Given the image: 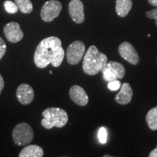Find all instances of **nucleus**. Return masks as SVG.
<instances>
[{
  "label": "nucleus",
  "instance_id": "obj_1",
  "mask_svg": "<svg viewBox=\"0 0 157 157\" xmlns=\"http://www.w3.org/2000/svg\"><path fill=\"white\" fill-rule=\"evenodd\" d=\"M65 51L62 42L56 36H50L41 41L34 52V63L39 68H46L49 64L59 67L62 64Z\"/></svg>",
  "mask_w": 157,
  "mask_h": 157
},
{
  "label": "nucleus",
  "instance_id": "obj_14",
  "mask_svg": "<svg viewBox=\"0 0 157 157\" xmlns=\"http://www.w3.org/2000/svg\"><path fill=\"white\" fill-rule=\"evenodd\" d=\"M132 0H117L116 2V12L120 17H125L132 8Z\"/></svg>",
  "mask_w": 157,
  "mask_h": 157
},
{
  "label": "nucleus",
  "instance_id": "obj_18",
  "mask_svg": "<svg viewBox=\"0 0 157 157\" xmlns=\"http://www.w3.org/2000/svg\"><path fill=\"white\" fill-rule=\"evenodd\" d=\"M101 72L103 73L104 79L108 82L113 81V80H117L118 78L117 74L112 71L109 68H108L106 66H104L103 69L101 70Z\"/></svg>",
  "mask_w": 157,
  "mask_h": 157
},
{
  "label": "nucleus",
  "instance_id": "obj_7",
  "mask_svg": "<svg viewBox=\"0 0 157 157\" xmlns=\"http://www.w3.org/2000/svg\"><path fill=\"white\" fill-rule=\"evenodd\" d=\"M4 34L7 40L11 43L19 42L23 38V31L17 22L8 23L4 27Z\"/></svg>",
  "mask_w": 157,
  "mask_h": 157
},
{
  "label": "nucleus",
  "instance_id": "obj_26",
  "mask_svg": "<svg viewBox=\"0 0 157 157\" xmlns=\"http://www.w3.org/2000/svg\"><path fill=\"white\" fill-rule=\"evenodd\" d=\"M148 1L151 5L157 7V0H148Z\"/></svg>",
  "mask_w": 157,
  "mask_h": 157
},
{
  "label": "nucleus",
  "instance_id": "obj_21",
  "mask_svg": "<svg viewBox=\"0 0 157 157\" xmlns=\"http://www.w3.org/2000/svg\"><path fill=\"white\" fill-rule=\"evenodd\" d=\"M121 84L120 81L119 80H113V81L109 82L108 84V88L111 90V91H117L121 88Z\"/></svg>",
  "mask_w": 157,
  "mask_h": 157
},
{
  "label": "nucleus",
  "instance_id": "obj_8",
  "mask_svg": "<svg viewBox=\"0 0 157 157\" xmlns=\"http://www.w3.org/2000/svg\"><path fill=\"white\" fill-rule=\"evenodd\" d=\"M119 53L125 60L132 65L139 63V56L136 50L129 42H124L119 46Z\"/></svg>",
  "mask_w": 157,
  "mask_h": 157
},
{
  "label": "nucleus",
  "instance_id": "obj_24",
  "mask_svg": "<svg viewBox=\"0 0 157 157\" xmlns=\"http://www.w3.org/2000/svg\"><path fill=\"white\" fill-rule=\"evenodd\" d=\"M4 87H5V81H4L2 76L1 74H0V95H1L2 92Z\"/></svg>",
  "mask_w": 157,
  "mask_h": 157
},
{
  "label": "nucleus",
  "instance_id": "obj_2",
  "mask_svg": "<svg viewBox=\"0 0 157 157\" xmlns=\"http://www.w3.org/2000/svg\"><path fill=\"white\" fill-rule=\"evenodd\" d=\"M108 63L107 56L98 50L95 45L90 46L84 57L82 68L87 75H95Z\"/></svg>",
  "mask_w": 157,
  "mask_h": 157
},
{
  "label": "nucleus",
  "instance_id": "obj_25",
  "mask_svg": "<svg viewBox=\"0 0 157 157\" xmlns=\"http://www.w3.org/2000/svg\"><path fill=\"white\" fill-rule=\"evenodd\" d=\"M149 157H157V146L149 154Z\"/></svg>",
  "mask_w": 157,
  "mask_h": 157
},
{
  "label": "nucleus",
  "instance_id": "obj_19",
  "mask_svg": "<svg viewBox=\"0 0 157 157\" xmlns=\"http://www.w3.org/2000/svg\"><path fill=\"white\" fill-rule=\"evenodd\" d=\"M4 7H5L6 12L10 13V14H15L18 10V7H17L16 3L13 2L10 0L5 1L4 2Z\"/></svg>",
  "mask_w": 157,
  "mask_h": 157
},
{
  "label": "nucleus",
  "instance_id": "obj_11",
  "mask_svg": "<svg viewBox=\"0 0 157 157\" xmlns=\"http://www.w3.org/2000/svg\"><path fill=\"white\" fill-rule=\"evenodd\" d=\"M69 95L72 101L80 106H84L89 101V98L87 93L81 86H72L69 90Z\"/></svg>",
  "mask_w": 157,
  "mask_h": 157
},
{
  "label": "nucleus",
  "instance_id": "obj_16",
  "mask_svg": "<svg viewBox=\"0 0 157 157\" xmlns=\"http://www.w3.org/2000/svg\"><path fill=\"white\" fill-rule=\"evenodd\" d=\"M146 122L148 124L149 128L151 130L157 129V106L153 108L148 111L146 115Z\"/></svg>",
  "mask_w": 157,
  "mask_h": 157
},
{
  "label": "nucleus",
  "instance_id": "obj_27",
  "mask_svg": "<svg viewBox=\"0 0 157 157\" xmlns=\"http://www.w3.org/2000/svg\"><path fill=\"white\" fill-rule=\"evenodd\" d=\"M103 156L104 157H111V156H110V155H104Z\"/></svg>",
  "mask_w": 157,
  "mask_h": 157
},
{
  "label": "nucleus",
  "instance_id": "obj_28",
  "mask_svg": "<svg viewBox=\"0 0 157 157\" xmlns=\"http://www.w3.org/2000/svg\"><path fill=\"white\" fill-rule=\"evenodd\" d=\"M50 74H52V71H50Z\"/></svg>",
  "mask_w": 157,
  "mask_h": 157
},
{
  "label": "nucleus",
  "instance_id": "obj_9",
  "mask_svg": "<svg viewBox=\"0 0 157 157\" xmlns=\"http://www.w3.org/2000/svg\"><path fill=\"white\" fill-rule=\"evenodd\" d=\"M70 16L76 23L80 24L85 20L84 13V5L81 0H71L68 5Z\"/></svg>",
  "mask_w": 157,
  "mask_h": 157
},
{
  "label": "nucleus",
  "instance_id": "obj_13",
  "mask_svg": "<svg viewBox=\"0 0 157 157\" xmlns=\"http://www.w3.org/2000/svg\"><path fill=\"white\" fill-rule=\"evenodd\" d=\"M44 156V150L42 147L37 145H29L21 151L19 157H42Z\"/></svg>",
  "mask_w": 157,
  "mask_h": 157
},
{
  "label": "nucleus",
  "instance_id": "obj_17",
  "mask_svg": "<svg viewBox=\"0 0 157 157\" xmlns=\"http://www.w3.org/2000/svg\"><path fill=\"white\" fill-rule=\"evenodd\" d=\"M15 2L22 13L29 14L33 11V4L31 0H15Z\"/></svg>",
  "mask_w": 157,
  "mask_h": 157
},
{
  "label": "nucleus",
  "instance_id": "obj_6",
  "mask_svg": "<svg viewBox=\"0 0 157 157\" xmlns=\"http://www.w3.org/2000/svg\"><path fill=\"white\" fill-rule=\"evenodd\" d=\"M62 10L61 3L57 0L46 2L41 10V17L45 22H51L58 15Z\"/></svg>",
  "mask_w": 157,
  "mask_h": 157
},
{
  "label": "nucleus",
  "instance_id": "obj_22",
  "mask_svg": "<svg viewBox=\"0 0 157 157\" xmlns=\"http://www.w3.org/2000/svg\"><path fill=\"white\" fill-rule=\"evenodd\" d=\"M6 50H7V45H6L5 41L0 37V60L5 55Z\"/></svg>",
  "mask_w": 157,
  "mask_h": 157
},
{
  "label": "nucleus",
  "instance_id": "obj_12",
  "mask_svg": "<svg viewBox=\"0 0 157 157\" xmlns=\"http://www.w3.org/2000/svg\"><path fill=\"white\" fill-rule=\"evenodd\" d=\"M133 92L129 83H124L121 86V90L116 95L115 101L121 105H126L130 103L132 98Z\"/></svg>",
  "mask_w": 157,
  "mask_h": 157
},
{
  "label": "nucleus",
  "instance_id": "obj_5",
  "mask_svg": "<svg viewBox=\"0 0 157 157\" xmlns=\"http://www.w3.org/2000/svg\"><path fill=\"white\" fill-rule=\"evenodd\" d=\"M85 44L81 41L72 42L66 51L67 62L70 65H76L81 61L85 52Z\"/></svg>",
  "mask_w": 157,
  "mask_h": 157
},
{
  "label": "nucleus",
  "instance_id": "obj_20",
  "mask_svg": "<svg viewBox=\"0 0 157 157\" xmlns=\"http://www.w3.org/2000/svg\"><path fill=\"white\" fill-rule=\"evenodd\" d=\"M98 139H99V141L101 143H106L107 141V130L105 127H102L99 129V131H98Z\"/></svg>",
  "mask_w": 157,
  "mask_h": 157
},
{
  "label": "nucleus",
  "instance_id": "obj_15",
  "mask_svg": "<svg viewBox=\"0 0 157 157\" xmlns=\"http://www.w3.org/2000/svg\"><path fill=\"white\" fill-rule=\"evenodd\" d=\"M105 66L117 74L118 78H122L125 75V68L120 63L116 61L108 62Z\"/></svg>",
  "mask_w": 157,
  "mask_h": 157
},
{
  "label": "nucleus",
  "instance_id": "obj_23",
  "mask_svg": "<svg viewBox=\"0 0 157 157\" xmlns=\"http://www.w3.org/2000/svg\"><path fill=\"white\" fill-rule=\"evenodd\" d=\"M146 14L148 18L155 20V22H156V25L157 26V8L152 10L151 11H147Z\"/></svg>",
  "mask_w": 157,
  "mask_h": 157
},
{
  "label": "nucleus",
  "instance_id": "obj_4",
  "mask_svg": "<svg viewBox=\"0 0 157 157\" xmlns=\"http://www.w3.org/2000/svg\"><path fill=\"white\" fill-rule=\"evenodd\" d=\"M34 137V130L27 123L18 124L13 130V139L17 146H23L28 145L33 140Z\"/></svg>",
  "mask_w": 157,
  "mask_h": 157
},
{
  "label": "nucleus",
  "instance_id": "obj_10",
  "mask_svg": "<svg viewBox=\"0 0 157 157\" xmlns=\"http://www.w3.org/2000/svg\"><path fill=\"white\" fill-rule=\"evenodd\" d=\"M16 97L18 102L22 105H29L34 98V91L28 84L19 85L16 91Z\"/></svg>",
  "mask_w": 157,
  "mask_h": 157
},
{
  "label": "nucleus",
  "instance_id": "obj_3",
  "mask_svg": "<svg viewBox=\"0 0 157 157\" xmlns=\"http://www.w3.org/2000/svg\"><path fill=\"white\" fill-rule=\"evenodd\" d=\"M42 114L43 119L41 124L47 129H50L54 127L61 128L67 124L68 120V113L60 108H48L43 111Z\"/></svg>",
  "mask_w": 157,
  "mask_h": 157
}]
</instances>
